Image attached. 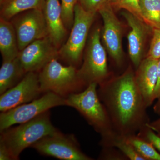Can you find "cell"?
<instances>
[{
    "label": "cell",
    "instance_id": "1",
    "mask_svg": "<svg viewBox=\"0 0 160 160\" xmlns=\"http://www.w3.org/2000/svg\"><path fill=\"white\" fill-rule=\"evenodd\" d=\"M98 86L99 97L107 110L117 134H137L150 122L146 111L148 108L131 67L122 74Z\"/></svg>",
    "mask_w": 160,
    "mask_h": 160
},
{
    "label": "cell",
    "instance_id": "2",
    "mask_svg": "<svg viewBox=\"0 0 160 160\" xmlns=\"http://www.w3.org/2000/svg\"><path fill=\"white\" fill-rule=\"evenodd\" d=\"M98 85L92 83L82 91L69 94L66 98V106L76 109L101 137L100 145L109 146L117 134L111 120L98 93Z\"/></svg>",
    "mask_w": 160,
    "mask_h": 160
},
{
    "label": "cell",
    "instance_id": "3",
    "mask_svg": "<svg viewBox=\"0 0 160 160\" xmlns=\"http://www.w3.org/2000/svg\"><path fill=\"white\" fill-rule=\"evenodd\" d=\"M58 131L51 122L48 111L19 126L1 132L0 143L9 149L13 160H18L23 150Z\"/></svg>",
    "mask_w": 160,
    "mask_h": 160
},
{
    "label": "cell",
    "instance_id": "4",
    "mask_svg": "<svg viewBox=\"0 0 160 160\" xmlns=\"http://www.w3.org/2000/svg\"><path fill=\"white\" fill-rule=\"evenodd\" d=\"M38 78L42 93L54 92L64 98L87 86L80 78L75 66H63L57 58L52 60L39 72Z\"/></svg>",
    "mask_w": 160,
    "mask_h": 160
},
{
    "label": "cell",
    "instance_id": "5",
    "mask_svg": "<svg viewBox=\"0 0 160 160\" xmlns=\"http://www.w3.org/2000/svg\"><path fill=\"white\" fill-rule=\"evenodd\" d=\"M101 36L99 27H97L92 32L82 64L78 69L79 76L86 86L92 83L99 85L109 76L107 55L101 42Z\"/></svg>",
    "mask_w": 160,
    "mask_h": 160
},
{
    "label": "cell",
    "instance_id": "6",
    "mask_svg": "<svg viewBox=\"0 0 160 160\" xmlns=\"http://www.w3.org/2000/svg\"><path fill=\"white\" fill-rule=\"evenodd\" d=\"M66 106V98L47 92L29 102L22 104L0 114V131L26 122L57 106Z\"/></svg>",
    "mask_w": 160,
    "mask_h": 160
},
{
    "label": "cell",
    "instance_id": "7",
    "mask_svg": "<svg viewBox=\"0 0 160 160\" xmlns=\"http://www.w3.org/2000/svg\"><path fill=\"white\" fill-rule=\"evenodd\" d=\"M95 13L84 10L78 3L74 9V18L69 37L58 50L59 56L75 66L79 62L94 21Z\"/></svg>",
    "mask_w": 160,
    "mask_h": 160
},
{
    "label": "cell",
    "instance_id": "8",
    "mask_svg": "<svg viewBox=\"0 0 160 160\" xmlns=\"http://www.w3.org/2000/svg\"><path fill=\"white\" fill-rule=\"evenodd\" d=\"M40 154L62 160H92L83 152L73 135L59 131L41 139L32 146Z\"/></svg>",
    "mask_w": 160,
    "mask_h": 160
},
{
    "label": "cell",
    "instance_id": "9",
    "mask_svg": "<svg viewBox=\"0 0 160 160\" xmlns=\"http://www.w3.org/2000/svg\"><path fill=\"white\" fill-rule=\"evenodd\" d=\"M11 20L16 32L20 51L36 40L49 36L42 9L23 12Z\"/></svg>",
    "mask_w": 160,
    "mask_h": 160
},
{
    "label": "cell",
    "instance_id": "10",
    "mask_svg": "<svg viewBox=\"0 0 160 160\" xmlns=\"http://www.w3.org/2000/svg\"><path fill=\"white\" fill-rule=\"evenodd\" d=\"M58 48L49 36L36 40L19 51L18 58L26 72H40L52 60L58 58Z\"/></svg>",
    "mask_w": 160,
    "mask_h": 160
},
{
    "label": "cell",
    "instance_id": "11",
    "mask_svg": "<svg viewBox=\"0 0 160 160\" xmlns=\"http://www.w3.org/2000/svg\"><path fill=\"white\" fill-rule=\"evenodd\" d=\"M40 89L38 73L27 72L15 86L1 94L0 111H7L22 104L31 102L39 98Z\"/></svg>",
    "mask_w": 160,
    "mask_h": 160
},
{
    "label": "cell",
    "instance_id": "12",
    "mask_svg": "<svg viewBox=\"0 0 160 160\" xmlns=\"http://www.w3.org/2000/svg\"><path fill=\"white\" fill-rule=\"evenodd\" d=\"M98 12L103 20L102 35L104 46L115 62L120 65L123 58L121 23L111 4L103 7Z\"/></svg>",
    "mask_w": 160,
    "mask_h": 160
},
{
    "label": "cell",
    "instance_id": "13",
    "mask_svg": "<svg viewBox=\"0 0 160 160\" xmlns=\"http://www.w3.org/2000/svg\"><path fill=\"white\" fill-rule=\"evenodd\" d=\"M122 14L130 28L128 36L129 57L137 68L143 60L145 41L150 26L129 12H123Z\"/></svg>",
    "mask_w": 160,
    "mask_h": 160
},
{
    "label": "cell",
    "instance_id": "14",
    "mask_svg": "<svg viewBox=\"0 0 160 160\" xmlns=\"http://www.w3.org/2000/svg\"><path fill=\"white\" fill-rule=\"evenodd\" d=\"M158 61L146 58L143 59L135 72L136 82L147 108L154 101L153 94L157 82Z\"/></svg>",
    "mask_w": 160,
    "mask_h": 160
},
{
    "label": "cell",
    "instance_id": "15",
    "mask_svg": "<svg viewBox=\"0 0 160 160\" xmlns=\"http://www.w3.org/2000/svg\"><path fill=\"white\" fill-rule=\"evenodd\" d=\"M42 11L49 37L59 49L66 38L67 32L63 21L61 0H44Z\"/></svg>",
    "mask_w": 160,
    "mask_h": 160
},
{
    "label": "cell",
    "instance_id": "16",
    "mask_svg": "<svg viewBox=\"0 0 160 160\" xmlns=\"http://www.w3.org/2000/svg\"><path fill=\"white\" fill-rule=\"evenodd\" d=\"M0 51L3 61L17 58L19 52L16 32L11 22L0 18Z\"/></svg>",
    "mask_w": 160,
    "mask_h": 160
},
{
    "label": "cell",
    "instance_id": "17",
    "mask_svg": "<svg viewBox=\"0 0 160 160\" xmlns=\"http://www.w3.org/2000/svg\"><path fill=\"white\" fill-rule=\"evenodd\" d=\"M26 73L18 57L3 61L0 69V94L15 86Z\"/></svg>",
    "mask_w": 160,
    "mask_h": 160
},
{
    "label": "cell",
    "instance_id": "18",
    "mask_svg": "<svg viewBox=\"0 0 160 160\" xmlns=\"http://www.w3.org/2000/svg\"><path fill=\"white\" fill-rule=\"evenodd\" d=\"M44 2V0H6L1 5V18L9 21L23 12L42 9Z\"/></svg>",
    "mask_w": 160,
    "mask_h": 160
},
{
    "label": "cell",
    "instance_id": "19",
    "mask_svg": "<svg viewBox=\"0 0 160 160\" xmlns=\"http://www.w3.org/2000/svg\"><path fill=\"white\" fill-rule=\"evenodd\" d=\"M143 21L153 29H160V0H140Z\"/></svg>",
    "mask_w": 160,
    "mask_h": 160
},
{
    "label": "cell",
    "instance_id": "20",
    "mask_svg": "<svg viewBox=\"0 0 160 160\" xmlns=\"http://www.w3.org/2000/svg\"><path fill=\"white\" fill-rule=\"evenodd\" d=\"M126 140L145 160H160V153L147 140L137 134L125 136Z\"/></svg>",
    "mask_w": 160,
    "mask_h": 160
},
{
    "label": "cell",
    "instance_id": "21",
    "mask_svg": "<svg viewBox=\"0 0 160 160\" xmlns=\"http://www.w3.org/2000/svg\"><path fill=\"white\" fill-rule=\"evenodd\" d=\"M115 147L122 152L128 160H145L126 140L125 136L116 134L108 147Z\"/></svg>",
    "mask_w": 160,
    "mask_h": 160
},
{
    "label": "cell",
    "instance_id": "22",
    "mask_svg": "<svg viewBox=\"0 0 160 160\" xmlns=\"http://www.w3.org/2000/svg\"><path fill=\"white\" fill-rule=\"evenodd\" d=\"M62 19L67 29H71L74 22V9L78 0H61Z\"/></svg>",
    "mask_w": 160,
    "mask_h": 160
},
{
    "label": "cell",
    "instance_id": "23",
    "mask_svg": "<svg viewBox=\"0 0 160 160\" xmlns=\"http://www.w3.org/2000/svg\"><path fill=\"white\" fill-rule=\"evenodd\" d=\"M78 3L84 10L95 14L103 7L111 4L110 0H78Z\"/></svg>",
    "mask_w": 160,
    "mask_h": 160
},
{
    "label": "cell",
    "instance_id": "24",
    "mask_svg": "<svg viewBox=\"0 0 160 160\" xmlns=\"http://www.w3.org/2000/svg\"><path fill=\"white\" fill-rule=\"evenodd\" d=\"M153 36L146 58L153 59L160 58V29H153Z\"/></svg>",
    "mask_w": 160,
    "mask_h": 160
},
{
    "label": "cell",
    "instance_id": "25",
    "mask_svg": "<svg viewBox=\"0 0 160 160\" xmlns=\"http://www.w3.org/2000/svg\"><path fill=\"white\" fill-rule=\"evenodd\" d=\"M137 134L152 144L154 148L160 152V136L147 126H144Z\"/></svg>",
    "mask_w": 160,
    "mask_h": 160
},
{
    "label": "cell",
    "instance_id": "26",
    "mask_svg": "<svg viewBox=\"0 0 160 160\" xmlns=\"http://www.w3.org/2000/svg\"><path fill=\"white\" fill-rule=\"evenodd\" d=\"M118 8L125 9L143 21L140 8V0H119Z\"/></svg>",
    "mask_w": 160,
    "mask_h": 160
},
{
    "label": "cell",
    "instance_id": "27",
    "mask_svg": "<svg viewBox=\"0 0 160 160\" xmlns=\"http://www.w3.org/2000/svg\"><path fill=\"white\" fill-rule=\"evenodd\" d=\"M99 158L101 160H128L119 149L112 147H102Z\"/></svg>",
    "mask_w": 160,
    "mask_h": 160
},
{
    "label": "cell",
    "instance_id": "28",
    "mask_svg": "<svg viewBox=\"0 0 160 160\" xmlns=\"http://www.w3.org/2000/svg\"><path fill=\"white\" fill-rule=\"evenodd\" d=\"M0 160H14L9 149L1 143H0Z\"/></svg>",
    "mask_w": 160,
    "mask_h": 160
},
{
    "label": "cell",
    "instance_id": "29",
    "mask_svg": "<svg viewBox=\"0 0 160 160\" xmlns=\"http://www.w3.org/2000/svg\"><path fill=\"white\" fill-rule=\"evenodd\" d=\"M159 98H160V58L158 61L157 82L154 94H153V99L155 101Z\"/></svg>",
    "mask_w": 160,
    "mask_h": 160
},
{
    "label": "cell",
    "instance_id": "30",
    "mask_svg": "<svg viewBox=\"0 0 160 160\" xmlns=\"http://www.w3.org/2000/svg\"><path fill=\"white\" fill-rule=\"evenodd\" d=\"M146 126L156 132H160V118L152 122H149Z\"/></svg>",
    "mask_w": 160,
    "mask_h": 160
},
{
    "label": "cell",
    "instance_id": "31",
    "mask_svg": "<svg viewBox=\"0 0 160 160\" xmlns=\"http://www.w3.org/2000/svg\"><path fill=\"white\" fill-rule=\"evenodd\" d=\"M157 100V102L155 104L153 109L156 113L160 115V98Z\"/></svg>",
    "mask_w": 160,
    "mask_h": 160
},
{
    "label": "cell",
    "instance_id": "32",
    "mask_svg": "<svg viewBox=\"0 0 160 160\" xmlns=\"http://www.w3.org/2000/svg\"><path fill=\"white\" fill-rule=\"evenodd\" d=\"M110 3L113 7L118 8L119 0H110Z\"/></svg>",
    "mask_w": 160,
    "mask_h": 160
},
{
    "label": "cell",
    "instance_id": "33",
    "mask_svg": "<svg viewBox=\"0 0 160 160\" xmlns=\"http://www.w3.org/2000/svg\"><path fill=\"white\" fill-rule=\"evenodd\" d=\"M6 0H0V5H2L3 3H4V2L6 1Z\"/></svg>",
    "mask_w": 160,
    "mask_h": 160
},
{
    "label": "cell",
    "instance_id": "34",
    "mask_svg": "<svg viewBox=\"0 0 160 160\" xmlns=\"http://www.w3.org/2000/svg\"><path fill=\"white\" fill-rule=\"evenodd\" d=\"M157 133H158V135H159V136H160V132H157Z\"/></svg>",
    "mask_w": 160,
    "mask_h": 160
}]
</instances>
